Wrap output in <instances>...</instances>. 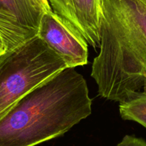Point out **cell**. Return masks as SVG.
<instances>
[{"instance_id":"6da1fadb","label":"cell","mask_w":146,"mask_h":146,"mask_svg":"<svg viewBox=\"0 0 146 146\" xmlns=\"http://www.w3.org/2000/svg\"><path fill=\"white\" fill-rule=\"evenodd\" d=\"M92 113L87 82L68 67L0 116V146H36L62 136Z\"/></svg>"},{"instance_id":"7a4b0ae2","label":"cell","mask_w":146,"mask_h":146,"mask_svg":"<svg viewBox=\"0 0 146 146\" xmlns=\"http://www.w3.org/2000/svg\"><path fill=\"white\" fill-rule=\"evenodd\" d=\"M100 45L91 77L102 98L123 102L146 91V2L102 0Z\"/></svg>"},{"instance_id":"3957f363","label":"cell","mask_w":146,"mask_h":146,"mask_svg":"<svg viewBox=\"0 0 146 146\" xmlns=\"http://www.w3.org/2000/svg\"><path fill=\"white\" fill-rule=\"evenodd\" d=\"M67 68L38 35L0 54V116L21 98Z\"/></svg>"},{"instance_id":"277c9868","label":"cell","mask_w":146,"mask_h":146,"mask_svg":"<svg viewBox=\"0 0 146 146\" xmlns=\"http://www.w3.org/2000/svg\"><path fill=\"white\" fill-rule=\"evenodd\" d=\"M51 10L39 0H0V35L6 51L38 35L42 17Z\"/></svg>"},{"instance_id":"5b68a950","label":"cell","mask_w":146,"mask_h":146,"mask_svg":"<svg viewBox=\"0 0 146 146\" xmlns=\"http://www.w3.org/2000/svg\"><path fill=\"white\" fill-rule=\"evenodd\" d=\"M37 35L64 60L67 68H75L88 63V42L52 10L45 12L42 17Z\"/></svg>"},{"instance_id":"8992f818","label":"cell","mask_w":146,"mask_h":146,"mask_svg":"<svg viewBox=\"0 0 146 146\" xmlns=\"http://www.w3.org/2000/svg\"><path fill=\"white\" fill-rule=\"evenodd\" d=\"M52 11L80 34L94 49L100 45L102 0H47Z\"/></svg>"},{"instance_id":"52a82bcc","label":"cell","mask_w":146,"mask_h":146,"mask_svg":"<svg viewBox=\"0 0 146 146\" xmlns=\"http://www.w3.org/2000/svg\"><path fill=\"white\" fill-rule=\"evenodd\" d=\"M119 111L123 120L136 122L146 128V91L129 94L124 102H120Z\"/></svg>"},{"instance_id":"ba28073f","label":"cell","mask_w":146,"mask_h":146,"mask_svg":"<svg viewBox=\"0 0 146 146\" xmlns=\"http://www.w3.org/2000/svg\"><path fill=\"white\" fill-rule=\"evenodd\" d=\"M117 146H146V140L135 135H126Z\"/></svg>"},{"instance_id":"9c48e42d","label":"cell","mask_w":146,"mask_h":146,"mask_svg":"<svg viewBox=\"0 0 146 146\" xmlns=\"http://www.w3.org/2000/svg\"><path fill=\"white\" fill-rule=\"evenodd\" d=\"M6 52V48H5V43H4L3 40H2V37L0 35V54H3Z\"/></svg>"},{"instance_id":"30bf717a","label":"cell","mask_w":146,"mask_h":146,"mask_svg":"<svg viewBox=\"0 0 146 146\" xmlns=\"http://www.w3.org/2000/svg\"><path fill=\"white\" fill-rule=\"evenodd\" d=\"M39 1H40V2H41L42 3H43V4H44V5H47V6H49V7H50V5H49L48 2H47V0H39Z\"/></svg>"},{"instance_id":"8fae6325","label":"cell","mask_w":146,"mask_h":146,"mask_svg":"<svg viewBox=\"0 0 146 146\" xmlns=\"http://www.w3.org/2000/svg\"><path fill=\"white\" fill-rule=\"evenodd\" d=\"M144 1H145V2H146V0H144Z\"/></svg>"}]
</instances>
